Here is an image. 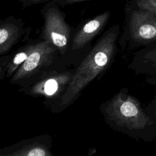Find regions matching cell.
I'll use <instances>...</instances> for the list:
<instances>
[{"instance_id": "1", "label": "cell", "mask_w": 156, "mask_h": 156, "mask_svg": "<svg viewBox=\"0 0 156 156\" xmlns=\"http://www.w3.org/2000/svg\"><path fill=\"white\" fill-rule=\"evenodd\" d=\"M107 124L114 130L138 140L156 139V126L140 101L122 88L101 106Z\"/></svg>"}, {"instance_id": "2", "label": "cell", "mask_w": 156, "mask_h": 156, "mask_svg": "<svg viewBox=\"0 0 156 156\" xmlns=\"http://www.w3.org/2000/svg\"><path fill=\"white\" fill-rule=\"evenodd\" d=\"M119 26L106 30L80 63L63 94L62 104H67L90 82L106 71L113 63L118 51Z\"/></svg>"}, {"instance_id": "3", "label": "cell", "mask_w": 156, "mask_h": 156, "mask_svg": "<svg viewBox=\"0 0 156 156\" xmlns=\"http://www.w3.org/2000/svg\"><path fill=\"white\" fill-rule=\"evenodd\" d=\"M156 41V14L140 9L131 12L126 32L119 43L133 49L144 47Z\"/></svg>"}, {"instance_id": "4", "label": "cell", "mask_w": 156, "mask_h": 156, "mask_svg": "<svg viewBox=\"0 0 156 156\" xmlns=\"http://www.w3.org/2000/svg\"><path fill=\"white\" fill-rule=\"evenodd\" d=\"M59 6L53 1L47 2L41 12L44 20V32L46 37L58 49H63L67 45L70 27Z\"/></svg>"}, {"instance_id": "5", "label": "cell", "mask_w": 156, "mask_h": 156, "mask_svg": "<svg viewBox=\"0 0 156 156\" xmlns=\"http://www.w3.org/2000/svg\"><path fill=\"white\" fill-rule=\"evenodd\" d=\"M128 68L138 74L156 76V41L135 52Z\"/></svg>"}, {"instance_id": "6", "label": "cell", "mask_w": 156, "mask_h": 156, "mask_svg": "<svg viewBox=\"0 0 156 156\" xmlns=\"http://www.w3.org/2000/svg\"><path fill=\"white\" fill-rule=\"evenodd\" d=\"M111 13L105 11L86 21L76 34L73 43V49H79L90 41L105 27Z\"/></svg>"}, {"instance_id": "7", "label": "cell", "mask_w": 156, "mask_h": 156, "mask_svg": "<svg viewBox=\"0 0 156 156\" xmlns=\"http://www.w3.org/2000/svg\"><path fill=\"white\" fill-rule=\"evenodd\" d=\"M22 29V23L15 18L9 17L0 21V51L9 41H12L20 35Z\"/></svg>"}, {"instance_id": "8", "label": "cell", "mask_w": 156, "mask_h": 156, "mask_svg": "<svg viewBox=\"0 0 156 156\" xmlns=\"http://www.w3.org/2000/svg\"><path fill=\"white\" fill-rule=\"evenodd\" d=\"M46 48L44 46H37L35 49H32L29 54L27 59L23 65L14 76V79H18L27 74L30 73L41 63L43 58L46 52Z\"/></svg>"}, {"instance_id": "9", "label": "cell", "mask_w": 156, "mask_h": 156, "mask_svg": "<svg viewBox=\"0 0 156 156\" xmlns=\"http://www.w3.org/2000/svg\"><path fill=\"white\" fill-rule=\"evenodd\" d=\"M136 5L140 9L148 10L156 14V0H137Z\"/></svg>"}, {"instance_id": "10", "label": "cell", "mask_w": 156, "mask_h": 156, "mask_svg": "<svg viewBox=\"0 0 156 156\" xmlns=\"http://www.w3.org/2000/svg\"><path fill=\"white\" fill-rule=\"evenodd\" d=\"M146 113L156 126V96L144 107Z\"/></svg>"}, {"instance_id": "11", "label": "cell", "mask_w": 156, "mask_h": 156, "mask_svg": "<svg viewBox=\"0 0 156 156\" xmlns=\"http://www.w3.org/2000/svg\"><path fill=\"white\" fill-rule=\"evenodd\" d=\"M32 49L28 50L27 52L24 51V52H21L18 53L17 54L15 55V56L13 58V62H12V68H13V70L20 64L24 63V61L27 59L29 54H30V51H32Z\"/></svg>"}, {"instance_id": "12", "label": "cell", "mask_w": 156, "mask_h": 156, "mask_svg": "<svg viewBox=\"0 0 156 156\" xmlns=\"http://www.w3.org/2000/svg\"><path fill=\"white\" fill-rule=\"evenodd\" d=\"M57 88V82L54 79H49L44 84V91L47 94L49 95H51L55 93Z\"/></svg>"}, {"instance_id": "13", "label": "cell", "mask_w": 156, "mask_h": 156, "mask_svg": "<svg viewBox=\"0 0 156 156\" xmlns=\"http://www.w3.org/2000/svg\"><path fill=\"white\" fill-rule=\"evenodd\" d=\"M23 7H26L32 5L46 3L52 0H16Z\"/></svg>"}, {"instance_id": "14", "label": "cell", "mask_w": 156, "mask_h": 156, "mask_svg": "<svg viewBox=\"0 0 156 156\" xmlns=\"http://www.w3.org/2000/svg\"><path fill=\"white\" fill-rule=\"evenodd\" d=\"M28 156H45L47 155L46 151L41 147H34L30 149L27 153L24 154Z\"/></svg>"}, {"instance_id": "15", "label": "cell", "mask_w": 156, "mask_h": 156, "mask_svg": "<svg viewBox=\"0 0 156 156\" xmlns=\"http://www.w3.org/2000/svg\"><path fill=\"white\" fill-rule=\"evenodd\" d=\"M55 3L60 5H71L73 4L82 2L83 1H87L89 0H52Z\"/></svg>"}, {"instance_id": "16", "label": "cell", "mask_w": 156, "mask_h": 156, "mask_svg": "<svg viewBox=\"0 0 156 156\" xmlns=\"http://www.w3.org/2000/svg\"><path fill=\"white\" fill-rule=\"evenodd\" d=\"M146 82L147 84L156 86V76H146Z\"/></svg>"}]
</instances>
